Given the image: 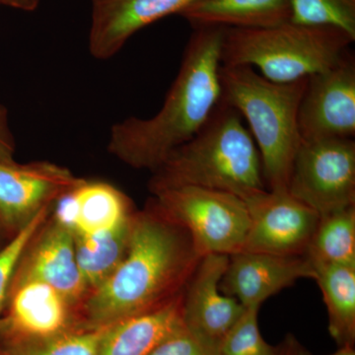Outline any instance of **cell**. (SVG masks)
<instances>
[{"mask_svg": "<svg viewBox=\"0 0 355 355\" xmlns=\"http://www.w3.org/2000/svg\"><path fill=\"white\" fill-rule=\"evenodd\" d=\"M16 142L9 123L8 110L0 104V163L15 162Z\"/></svg>", "mask_w": 355, "mask_h": 355, "instance_id": "27", "label": "cell"}, {"mask_svg": "<svg viewBox=\"0 0 355 355\" xmlns=\"http://www.w3.org/2000/svg\"><path fill=\"white\" fill-rule=\"evenodd\" d=\"M329 355H355L354 347H340L336 352Z\"/></svg>", "mask_w": 355, "mask_h": 355, "instance_id": "30", "label": "cell"}, {"mask_svg": "<svg viewBox=\"0 0 355 355\" xmlns=\"http://www.w3.org/2000/svg\"><path fill=\"white\" fill-rule=\"evenodd\" d=\"M354 43L345 33L291 21L275 27L225 28L221 64L251 67L277 83H291L326 71Z\"/></svg>", "mask_w": 355, "mask_h": 355, "instance_id": "5", "label": "cell"}, {"mask_svg": "<svg viewBox=\"0 0 355 355\" xmlns=\"http://www.w3.org/2000/svg\"><path fill=\"white\" fill-rule=\"evenodd\" d=\"M291 0H198L179 15L196 29L275 27L291 17Z\"/></svg>", "mask_w": 355, "mask_h": 355, "instance_id": "18", "label": "cell"}, {"mask_svg": "<svg viewBox=\"0 0 355 355\" xmlns=\"http://www.w3.org/2000/svg\"><path fill=\"white\" fill-rule=\"evenodd\" d=\"M275 355H312L295 336L287 334L286 338L277 345Z\"/></svg>", "mask_w": 355, "mask_h": 355, "instance_id": "28", "label": "cell"}, {"mask_svg": "<svg viewBox=\"0 0 355 355\" xmlns=\"http://www.w3.org/2000/svg\"><path fill=\"white\" fill-rule=\"evenodd\" d=\"M13 279L44 282L74 308L80 305L89 292L77 265L73 233L53 219L46 220L32 238Z\"/></svg>", "mask_w": 355, "mask_h": 355, "instance_id": "13", "label": "cell"}, {"mask_svg": "<svg viewBox=\"0 0 355 355\" xmlns=\"http://www.w3.org/2000/svg\"><path fill=\"white\" fill-rule=\"evenodd\" d=\"M314 277V268L305 256L240 251L229 256L219 288L244 307H261L266 299L293 286L297 280Z\"/></svg>", "mask_w": 355, "mask_h": 355, "instance_id": "14", "label": "cell"}, {"mask_svg": "<svg viewBox=\"0 0 355 355\" xmlns=\"http://www.w3.org/2000/svg\"><path fill=\"white\" fill-rule=\"evenodd\" d=\"M224 32V27L196 29L163 106L151 118L130 116L112 125L110 154L135 169L153 172L202 128L221 101Z\"/></svg>", "mask_w": 355, "mask_h": 355, "instance_id": "2", "label": "cell"}, {"mask_svg": "<svg viewBox=\"0 0 355 355\" xmlns=\"http://www.w3.org/2000/svg\"><path fill=\"white\" fill-rule=\"evenodd\" d=\"M105 328L76 327L42 340L3 343L0 352L2 355H98Z\"/></svg>", "mask_w": 355, "mask_h": 355, "instance_id": "22", "label": "cell"}, {"mask_svg": "<svg viewBox=\"0 0 355 355\" xmlns=\"http://www.w3.org/2000/svg\"><path fill=\"white\" fill-rule=\"evenodd\" d=\"M250 227L241 251L305 256L319 222L314 209L288 191L265 189L243 198Z\"/></svg>", "mask_w": 355, "mask_h": 355, "instance_id": "8", "label": "cell"}, {"mask_svg": "<svg viewBox=\"0 0 355 355\" xmlns=\"http://www.w3.org/2000/svg\"><path fill=\"white\" fill-rule=\"evenodd\" d=\"M83 181L50 161L0 163V223L11 237Z\"/></svg>", "mask_w": 355, "mask_h": 355, "instance_id": "10", "label": "cell"}, {"mask_svg": "<svg viewBox=\"0 0 355 355\" xmlns=\"http://www.w3.org/2000/svg\"><path fill=\"white\" fill-rule=\"evenodd\" d=\"M153 196L166 216L188 230L202 256H231L243 249L250 227L243 198L198 187H180Z\"/></svg>", "mask_w": 355, "mask_h": 355, "instance_id": "6", "label": "cell"}, {"mask_svg": "<svg viewBox=\"0 0 355 355\" xmlns=\"http://www.w3.org/2000/svg\"><path fill=\"white\" fill-rule=\"evenodd\" d=\"M202 257L188 230L151 198L133 214L125 259L79 305L81 327L105 328L170 302L183 293Z\"/></svg>", "mask_w": 355, "mask_h": 355, "instance_id": "1", "label": "cell"}, {"mask_svg": "<svg viewBox=\"0 0 355 355\" xmlns=\"http://www.w3.org/2000/svg\"><path fill=\"white\" fill-rule=\"evenodd\" d=\"M153 173L150 193L198 187L241 198L266 189L261 154L244 120L219 103L207 123Z\"/></svg>", "mask_w": 355, "mask_h": 355, "instance_id": "3", "label": "cell"}, {"mask_svg": "<svg viewBox=\"0 0 355 355\" xmlns=\"http://www.w3.org/2000/svg\"><path fill=\"white\" fill-rule=\"evenodd\" d=\"M41 0H0V6L11 7L24 11H33L39 6Z\"/></svg>", "mask_w": 355, "mask_h": 355, "instance_id": "29", "label": "cell"}, {"mask_svg": "<svg viewBox=\"0 0 355 355\" xmlns=\"http://www.w3.org/2000/svg\"><path fill=\"white\" fill-rule=\"evenodd\" d=\"M0 355H2L1 352H0Z\"/></svg>", "mask_w": 355, "mask_h": 355, "instance_id": "32", "label": "cell"}, {"mask_svg": "<svg viewBox=\"0 0 355 355\" xmlns=\"http://www.w3.org/2000/svg\"><path fill=\"white\" fill-rule=\"evenodd\" d=\"M314 270L328 312L331 338L338 347H354L355 266H319Z\"/></svg>", "mask_w": 355, "mask_h": 355, "instance_id": "20", "label": "cell"}, {"mask_svg": "<svg viewBox=\"0 0 355 355\" xmlns=\"http://www.w3.org/2000/svg\"><path fill=\"white\" fill-rule=\"evenodd\" d=\"M4 232L3 228H2L1 223H0V233Z\"/></svg>", "mask_w": 355, "mask_h": 355, "instance_id": "31", "label": "cell"}, {"mask_svg": "<svg viewBox=\"0 0 355 355\" xmlns=\"http://www.w3.org/2000/svg\"><path fill=\"white\" fill-rule=\"evenodd\" d=\"M260 307H245L239 319L231 327L218 345L219 355H275L277 345H270L261 336L259 327Z\"/></svg>", "mask_w": 355, "mask_h": 355, "instance_id": "24", "label": "cell"}, {"mask_svg": "<svg viewBox=\"0 0 355 355\" xmlns=\"http://www.w3.org/2000/svg\"><path fill=\"white\" fill-rule=\"evenodd\" d=\"M221 102L235 109L261 154L268 190L288 191L294 158L302 144L298 110L307 79L277 83L245 65H223L219 70Z\"/></svg>", "mask_w": 355, "mask_h": 355, "instance_id": "4", "label": "cell"}, {"mask_svg": "<svg viewBox=\"0 0 355 355\" xmlns=\"http://www.w3.org/2000/svg\"><path fill=\"white\" fill-rule=\"evenodd\" d=\"M149 355H219L218 347L184 328L163 340Z\"/></svg>", "mask_w": 355, "mask_h": 355, "instance_id": "26", "label": "cell"}, {"mask_svg": "<svg viewBox=\"0 0 355 355\" xmlns=\"http://www.w3.org/2000/svg\"><path fill=\"white\" fill-rule=\"evenodd\" d=\"M198 0H92L89 51L109 60L132 35L159 19L180 14Z\"/></svg>", "mask_w": 355, "mask_h": 355, "instance_id": "15", "label": "cell"}, {"mask_svg": "<svg viewBox=\"0 0 355 355\" xmlns=\"http://www.w3.org/2000/svg\"><path fill=\"white\" fill-rule=\"evenodd\" d=\"M133 214L110 230L90 235H74L77 265L89 292L101 286L125 259Z\"/></svg>", "mask_w": 355, "mask_h": 355, "instance_id": "19", "label": "cell"}, {"mask_svg": "<svg viewBox=\"0 0 355 355\" xmlns=\"http://www.w3.org/2000/svg\"><path fill=\"white\" fill-rule=\"evenodd\" d=\"M288 193L319 216L355 205V141H302L289 179Z\"/></svg>", "mask_w": 355, "mask_h": 355, "instance_id": "7", "label": "cell"}, {"mask_svg": "<svg viewBox=\"0 0 355 355\" xmlns=\"http://www.w3.org/2000/svg\"><path fill=\"white\" fill-rule=\"evenodd\" d=\"M73 306L53 287L33 279H12L0 320L3 343L35 340L76 328Z\"/></svg>", "mask_w": 355, "mask_h": 355, "instance_id": "11", "label": "cell"}, {"mask_svg": "<svg viewBox=\"0 0 355 355\" xmlns=\"http://www.w3.org/2000/svg\"><path fill=\"white\" fill-rule=\"evenodd\" d=\"M294 24L340 30L355 41V0H291Z\"/></svg>", "mask_w": 355, "mask_h": 355, "instance_id": "23", "label": "cell"}, {"mask_svg": "<svg viewBox=\"0 0 355 355\" xmlns=\"http://www.w3.org/2000/svg\"><path fill=\"white\" fill-rule=\"evenodd\" d=\"M183 293L170 302L105 328L98 355H149L183 328Z\"/></svg>", "mask_w": 355, "mask_h": 355, "instance_id": "17", "label": "cell"}, {"mask_svg": "<svg viewBox=\"0 0 355 355\" xmlns=\"http://www.w3.org/2000/svg\"><path fill=\"white\" fill-rule=\"evenodd\" d=\"M228 261L227 254L203 256L182 298L184 328L216 347L245 310L237 299L219 288Z\"/></svg>", "mask_w": 355, "mask_h": 355, "instance_id": "12", "label": "cell"}, {"mask_svg": "<svg viewBox=\"0 0 355 355\" xmlns=\"http://www.w3.org/2000/svg\"><path fill=\"white\" fill-rule=\"evenodd\" d=\"M297 121L302 141L354 139L355 58L349 51L333 67L307 79Z\"/></svg>", "mask_w": 355, "mask_h": 355, "instance_id": "9", "label": "cell"}, {"mask_svg": "<svg viewBox=\"0 0 355 355\" xmlns=\"http://www.w3.org/2000/svg\"><path fill=\"white\" fill-rule=\"evenodd\" d=\"M53 218L73 235H90L120 225L133 214L130 198L106 182L83 179L53 205Z\"/></svg>", "mask_w": 355, "mask_h": 355, "instance_id": "16", "label": "cell"}, {"mask_svg": "<svg viewBox=\"0 0 355 355\" xmlns=\"http://www.w3.org/2000/svg\"><path fill=\"white\" fill-rule=\"evenodd\" d=\"M51 209L44 210L27 225L10 237L7 244L0 248V320L6 309L14 273L21 257L32 238L48 219Z\"/></svg>", "mask_w": 355, "mask_h": 355, "instance_id": "25", "label": "cell"}, {"mask_svg": "<svg viewBox=\"0 0 355 355\" xmlns=\"http://www.w3.org/2000/svg\"><path fill=\"white\" fill-rule=\"evenodd\" d=\"M306 258L319 266H355V205L320 216Z\"/></svg>", "mask_w": 355, "mask_h": 355, "instance_id": "21", "label": "cell"}]
</instances>
